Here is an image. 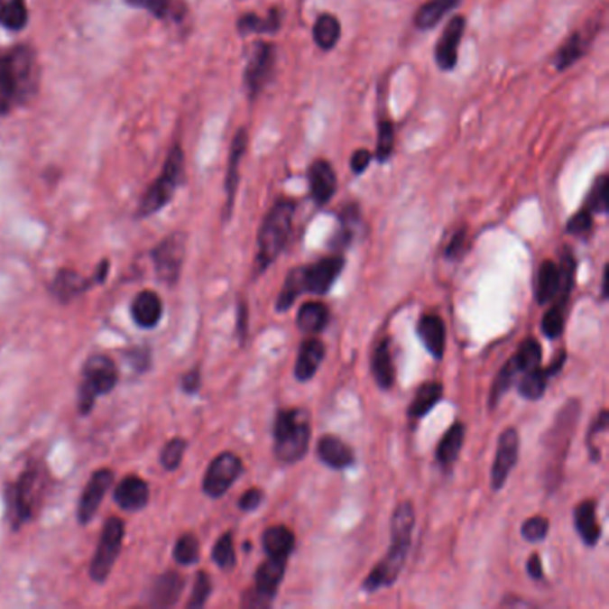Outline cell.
<instances>
[{
	"label": "cell",
	"mask_w": 609,
	"mask_h": 609,
	"mask_svg": "<svg viewBox=\"0 0 609 609\" xmlns=\"http://www.w3.org/2000/svg\"><path fill=\"white\" fill-rule=\"evenodd\" d=\"M149 484L138 475H127L115 490V503L125 512H138L149 503Z\"/></svg>",
	"instance_id": "19"
},
{
	"label": "cell",
	"mask_w": 609,
	"mask_h": 609,
	"mask_svg": "<svg viewBox=\"0 0 609 609\" xmlns=\"http://www.w3.org/2000/svg\"><path fill=\"white\" fill-rule=\"evenodd\" d=\"M238 31L242 34H249V32H275L281 27V13L277 9H272L270 14L266 18H262L254 13H247L244 14L238 23H236Z\"/></svg>",
	"instance_id": "38"
},
{
	"label": "cell",
	"mask_w": 609,
	"mask_h": 609,
	"mask_svg": "<svg viewBox=\"0 0 609 609\" xmlns=\"http://www.w3.org/2000/svg\"><path fill=\"white\" fill-rule=\"evenodd\" d=\"M329 308L322 302H306L297 315L299 329L306 335H317L329 324Z\"/></svg>",
	"instance_id": "30"
},
{
	"label": "cell",
	"mask_w": 609,
	"mask_h": 609,
	"mask_svg": "<svg viewBox=\"0 0 609 609\" xmlns=\"http://www.w3.org/2000/svg\"><path fill=\"white\" fill-rule=\"evenodd\" d=\"M461 0H429L415 14V25L420 31H429L438 25V22L459 5Z\"/></svg>",
	"instance_id": "35"
},
{
	"label": "cell",
	"mask_w": 609,
	"mask_h": 609,
	"mask_svg": "<svg viewBox=\"0 0 609 609\" xmlns=\"http://www.w3.org/2000/svg\"><path fill=\"white\" fill-rule=\"evenodd\" d=\"M125 527L120 519H109L100 534L95 556L91 559L89 576L97 583H104L113 570V565L120 554L124 543Z\"/></svg>",
	"instance_id": "9"
},
{
	"label": "cell",
	"mask_w": 609,
	"mask_h": 609,
	"mask_svg": "<svg viewBox=\"0 0 609 609\" xmlns=\"http://www.w3.org/2000/svg\"><path fill=\"white\" fill-rule=\"evenodd\" d=\"M186 256V236L182 233H174L158 244L152 251V262L160 281L167 284H175Z\"/></svg>",
	"instance_id": "11"
},
{
	"label": "cell",
	"mask_w": 609,
	"mask_h": 609,
	"mask_svg": "<svg viewBox=\"0 0 609 609\" xmlns=\"http://www.w3.org/2000/svg\"><path fill=\"white\" fill-rule=\"evenodd\" d=\"M262 490H260V488H253V490H247V492L242 495L238 506H240L242 512H254V510H258V508L262 506Z\"/></svg>",
	"instance_id": "55"
},
{
	"label": "cell",
	"mask_w": 609,
	"mask_h": 609,
	"mask_svg": "<svg viewBox=\"0 0 609 609\" xmlns=\"http://www.w3.org/2000/svg\"><path fill=\"white\" fill-rule=\"evenodd\" d=\"M118 372L111 357L95 354L88 359L83 368V383L79 388V410L83 415L91 411L98 395L109 393L116 386Z\"/></svg>",
	"instance_id": "8"
},
{
	"label": "cell",
	"mask_w": 609,
	"mask_h": 609,
	"mask_svg": "<svg viewBox=\"0 0 609 609\" xmlns=\"http://www.w3.org/2000/svg\"><path fill=\"white\" fill-rule=\"evenodd\" d=\"M198 550H200V545L195 534H182L175 543V561L179 565H193L198 561Z\"/></svg>",
	"instance_id": "47"
},
{
	"label": "cell",
	"mask_w": 609,
	"mask_h": 609,
	"mask_svg": "<svg viewBox=\"0 0 609 609\" xmlns=\"http://www.w3.org/2000/svg\"><path fill=\"white\" fill-rule=\"evenodd\" d=\"M275 58H277V51L272 43H264V42L256 43L253 56L247 63L245 76H244L245 88L251 98H256L262 93L264 85L268 83V79L272 78Z\"/></svg>",
	"instance_id": "12"
},
{
	"label": "cell",
	"mask_w": 609,
	"mask_h": 609,
	"mask_svg": "<svg viewBox=\"0 0 609 609\" xmlns=\"http://www.w3.org/2000/svg\"><path fill=\"white\" fill-rule=\"evenodd\" d=\"M324 355H326V347L320 340H317V338L304 340V344L300 346V350H299L297 363H295V377L300 383H306V381L313 379V375L317 374Z\"/></svg>",
	"instance_id": "22"
},
{
	"label": "cell",
	"mask_w": 609,
	"mask_h": 609,
	"mask_svg": "<svg viewBox=\"0 0 609 609\" xmlns=\"http://www.w3.org/2000/svg\"><path fill=\"white\" fill-rule=\"evenodd\" d=\"M211 588H213L211 577L206 572H198L193 592H191V599L188 603V608H202L211 595Z\"/></svg>",
	"instance_id": "51"
},
{
	"label": "cell",
	"mask_w": 609,
	"mask_h": 609,
	"mask_svg": "<svg viewBox=\"0 0 609 609\" xmlns=\"http://www.w3.org/2000/svg\"><path fill=\"white\" fill-rule=\"evenodd\" d=\"M519 375H521V368L515 363V359L512 357L494 381V386H492V392H490V408H495L499 404V401L512 388V384L517 381Z\"/></svg>",
	"instance_id": "41"
},
{
	"label": "cell",
	"mask_w": 609,
	"mask_h": 609,
	"mask_svg": "<svg viewBox=\"0 0 609 609\" xmlns=\"http://www.w3.org/2000/svg\"><path fill=\"white\" fill-rule=\"evenodd\" d=\"M43 481V470L36 465H29L18 481L9 488L7 503L14 527H20L34 517L42 501Z\"/></svg>",
	"instance_id": "7"
},
{
	"label": "cell",
	"mask_w": 609,
	"mask_h": 609,
	"mask_svg": "<svg viewBox=\"0 0 609 609\" xmlns=\"http://www.w3.org/2000/svg\"><path fill=\"white\" fill-rule=\"evenodd\" d=\"M186 445L188 443L184 438H174L165 445L161 452V465L165 466V470H175L180 465L186 452Z\"/></svg>",
	"instance_id": "50"
},
{
	"label": "cell",
	"mask_w": 609,
	"mask_h": 609,
	"mask_svg": "<svg viewBox=\"0 0 609 609\" xmlns=\"http://www.w3.org/2000/svg\"><path fill=\"white\" fill-rule=\"evenodd\" d=\"M200 388V368H193L182 377V390L186 393H197Z\"/></svg>",
	"instance_id": "57"
},
{
	"label": "cell",
	"mask_w": 609,
	"mask_h": 609,
	"mask_svg": "<svg viewBox=\"0 0 609 609\" xmlns=\"http://www.w3.org/2000/svg\"><path fill=\"white\" fill-rule=\"evenodd\" d=\"M513 359L519 364L521 374L534 370V368L540 366V361H541V347L534 338H527L525 342L521 344V347L517 350V354L513 355Z\"/></svg>",
	"instance_id": "44"
},
{
	"label": "cell",
	"mask_w": 609,
	"mask_h": 609,
	"mask_svg": "<svg viewBox=\"0 0 609 609\" xmlns=\"http://www.w3.org/2000/svg\"><path fill=\"white\" fill-rule=\"evenodd\" d=\"M574 522L576 529L581 536V540L588 547H595L601 540V525L597 522V506L594 501H585L577 504L574 512Z\"/></svg>",
	"instance_id": "28"
},
{
	"label": "cell",
	"mask_w": 609,
	"mask_h": 609,
	"mask_svg": "<svg viewBox=\"0 0 609 609\" xmlns=\"http://www.w3.org/2000/svg\"><path fill=\"white\" fill-rule=\"evenodd\" d=\"M527 574L534 579V581H541L543 579V567H541V558L538 554H532L527 561Z\"/></svg>",
	"instance_id": "58"
},
{
	"label": "cell",
	"mask_w": 609,
	"mask_h": 609,
	"mask_svg": "<svg viewBox=\"0 0 609 609\" xmlns=\"http://www.w3.org/2000/svg\"><path fill=\"white\" fill-rule=\"evenodd\" d=\"M465 16H454L447 27L443 29L439 40L436 42L435 61L436 65L448 72L454 70L457 65V52H459V43L465 32Z\"/></svg>",
	"instance_id": "15"
},
{
	"label": "cell",
	"mask_w": 609,
	"mask_h": 609,
	"mask_svg": "<svg viewBox=\"0 0 609 609\" xmlns=\"http://www.w3.org/2000/svg\"><path fill=\"white\" fill-rule=\"evenodd\" d=\"M441 397H443V386H441V383L431 381V383L422 384L419 388L413 402L408 408L410 417L420 419V417L428 415L435 408L436 404L441 401Z\"/></svg>",
	"instance_id": "34"
},
{
	"label": "cell",
	"mask_w": 609,
	"mask_h": 609,
	"mask_svg": "<svg viewBox=\"0 0 609 609\" xmlns=\"http://www.w3.org/2000/svg\"><path fill=\"white\" fill-rule=\"evenodd\" d=\"M417 331H419L422 344L429 350V354L435 359H441L445 352V342H447V331H445L443 320L436 315H424L419 320Z\"/></svg>",
	"instance_id": "24"
},
{
	"label": "cell",
	"mask_w": 609,
	"mask_h": 609,
	"mask_svg": "<svg viewBox=\"0 0 609 609\" xmlns=\"http://www.w3.org/2000/svg\"><path fill=\"white\" fill-rule=\"evenodd\" d=\"M284 570H286V561L284 559H273L268 558L262 567L256 572V588L254 592L258 595H262L263 599L270 601L275 597L279 585L284 577Z\"/></svg>",
	"instance_id": "23"
},
{
	"label": "cell",
	"mask_w": 609,
	"mask_h": 609,
	"mask_svg": "<svg viewBox=\"0 0 609 609\" xmlns=\"http://www.w3.org/2000/svg\"><path fill=\"white\" fill-rule=\"evenodd\" d=\"M125 4L136 9H145L160 20L169 18L175 11L172 0H125Z\"/></svg>",
	"instance_id": "49"
},
{
	"label": "cell",
	"mask_w": 609,
	"mask_h": 609,
	"mask_svg": "<svg viewBox=\"0 0 609 609\" xmlns=\"http://www.w3.org/2000/svg\"><path fill=\"white\" fill-rule=\"evenodd\" d=\"M317 454L331 468H347L354 463V454L346 441L337 436H322L317 445Z\"/></svg>",
	"instance_id": "25"
},
{
	"label": "cell",
	"mask_w": 609,
	"mask_h": 609,
	"mask_svg": "<svg viewBox=\"0 0 609 609\" xmlns=\"http://www.w3.org/2000/svg\"><path fill=\"white\" fill-rule=\"evenodd\" d=\"M311 198L318 206H326L337 193V174L326 160H317L308 171Z\"/></svg>",
	"instance_id": "17"
},
{
	"label": "cell",
	"mask_w": 609,
	"mask_h": 609,
	"mask_svg": "<svg viewBox=\"0 0 609 609\" xmlns=\"http://www.w3.org/2000/svg\"><path fill=\"white\" fill-rule=\"evenodd\" d=\"M359 220H361V215H359V208L355 204H350V206H347L342 211V215H340V231L337 233V236L333 240V247L335 249H344L354 240L355 229L359 226Z\"/></svg>",
	"instance_id": "42"
},
{
	"label": "cell",
	"mask_w": 609,
	"mask_h": 609,
	"mask_svg": "<svg viewBox=\"0 0 609 609\" xmlns=\"http://www.w3.org/2000/svg\"><path fill=\"white\" fill-rule=\"evenodd\" d=\"M372 372L374 377L383 390H390L395 379V370H393V359L390 352V342L383 340L372 355Z\"/></svg>",
	"instance_id": "31"
},
{
	"label": "cell",
	"mask_w": 609,
	"mask_h": 609,
	"mask_svg": "<svg viewBox=\"0 0 609 609\" xmlns=\"http://www.w3.org/2000/svg\"><path fill=\"white\" fill-rule=\"evenodd\" d=\"M38 87L34 51L27 45L13 47L0 54V115L27 102Z\"/></svg>",
	"instance_id": "2"
},
{
	"label": "cell",
	"mask_w": 609,
	"mask_h": 609,
	"mask_svg": "<svg viewBox=\"0 0 609 609\" xmlns=\"http://www.w3.org/2000/svg\"><path fill=\"white\" fill-rule=\"evenodd\" d=\"M561 266L554 262H543L538 277H536V290H534V299L538 304H547L550 302L558 291L561 290Z\"/></svg>",
	"instance_id": "27"
},
{
	"label": "cell",
	"mask_w": 609,
	"mask_h": 609,
	"mask_svg": "<svg viewBox=\"0 0 609 609\" xmlns=\"http://www.w3.org/2000/svg\"><path fill=\"white\" fill-rule=\"evenodd\" d=\"M594 227V215L588 209H581L577 211L567 224V233L574 235V236H585L592 231Z\"/></svg>",
	"instance_id": "52"
},
{
	"label": "cell",
	"mask_w": 609,
	"mask_h": 609,
	"mask_svg": "<svg viewBox=\"0 0 609 609\" xmlns=\"http://www.w3.org/2000/svg\"><path fill=\"white\" fill-rule=\"evenodd\" d=\"M311 426L302 410H279L273 426V452L282 463L300 461L309 447Z\"/></svg>",
	"instance_id": "4"
},
{
	"label": "cell",
	"mask_w": 609,
	"mask_h": 609,
	"mask_svg": "<svg viewBox=\"0 0 609 609\" xmlns=\"http://www.w3.org/2000/svg\"><path fill=\"white\" fill-rule=\"evenodd\" d=\"M304 293V284H302V275H300V268H293L286 281H284V286L277 297V302H275V309L279 313H284L288 311L293 302Z\"/></svg>",
	"instance_id": "40"
},
{
	"label": "cell",
	"mask_w": 609,
	"mask_h": 609,
	"mask_svg": "<svg viewBox=\"0 0 609 609\" xmlns=\"http://www.w3.org/2000/svg\"><path fill=\"white\" fill-rule=\"evenodd\" d=\"M247 131L240 129L235 138H233V145H231V152H229V165H227V175H226V193H227V204H226V218L231 215L233 211V204H235V195L238 189V182H240V165H242V158L247 151Z\"/></svg>",
	"instance_id": "18"
},
{
	"label": "cell",
	"mask_w": 609,
	"mask_h": 609,
	"mask_svg": "<svg viewBox=\"0 0 609 609\" xmlns=\"http://www.w3.org/2000/svg\"><path fill=\"white\" fill-rule=\"evenodd\" d=\"M413 527H415V508L410 501H404L395 508L392 517V545L386 556L375 565V568L366 576L363 583V588L368 594L388 588L397 581L411 547Z\"/></svg>",
	"instance_id": "1"
},
{
	"label": "cell",
	"mask_w": 609,
	"mask_h": 609,
	"mask_svg": "<svg viewBox=\"0 0 609 609\" xmlns=\"http://www.w3.org/2000/svg\"><path fill=\"white\" fill-rule=\"evenodd\" d=\"M465 441V426L461 422H456L445 435L441 438L438 448H436V459L439 461L441 466H450L463 447Z\"/></svg>",
	"instance_id": "32"
},
{
	"label": "cell",
	"mask_w": 609,
	"mask_h": 609,
	"mask_svg": "<svg viewBox=\"0 0 609 609\" xmlns=\"http://www.w3.org/2000/svg\"><path fill=\"white\" fill-rule=\"evenodd\" d=\"M579 402L570 401L567 402L561 411L556 417V422L552 424L550 431L545 435V452L550 456L547 463V474L545 483L549 484V490H554L561 483L563 474V461L568 454V447L572 441V435L576 429V424L579 420Z\"/></svg>",
	"instance_id": "5"
},
{
	"label": "cell",
	"mask_w": 609,
	"mask_h": 609,
	"mask_svg": "<svg viewBox=\"0 0 609 609\" xmlns=\"http://www.w3.org/2000/svg\"><path fill=\"white\" fill-rule=\"evenodd\" d=\"M340 34H342V27L335 14L324 13L317 18L313 25V40L322 51L335 49V45L340 40Z\"/></svg>",
	"instance_id": "33"
},
{
	"label": "cell",
	"mask_w": 609,
	"mask_h": 609,
	"mask_svg": "<svg viewBox=\"0 0 609 609\" xmlns=\"http://www.w3.org/2000/svg\"><path fill=\"white\" fill-rule=\"evenodd\" d=\"M393 145H395V127L390 120H381L377 129V151H375L377 161L381 163L388 161L393 154Z\"/></svg>",
	"instance_id": "45"
},
{
	"label": "cell",
	"mask_w": 609,
	"mask_h": 609,
	"mask_svg": "<svg viewBox=\"0 0 609 609\" xmlns=\"http://www.w3.org/2000/svg\"><path fill=\"white\" fill-rule=\"evenodd\" d=\"M547 534H549V521L545 517H532L523 522L522 536L527 541L531 543L541 541L545 540Z\"/></svg>",
	"instance_id": "53"
},
{
	"label": "cell",
	"mask_w": 609,
	"mask_h": 609,
	"mask_svg": "<svg viewBox=\"0 0 609 609\" xmlns=\"http://www.w3.org/2000/svg\"><path fill=\"white\" fill-rule=\"evenodd\" d=\"M519 447H521V438H519V431L510 428L506 429L497 443V454H495V461H494V468H492V488L494 490H501L510 474L513 472L517 459H519Z\"/></svg>",
	"instance_id": "14"
},
{
	"label": "cell",
	"mask_w": 609,
	"mask_h": 609,
	"mask_svg": "<svg viewBox=\"0 0 609 609\" xmlns=\"http://www.w3.org/2000/svg\"><path fill=\"white\" fill-rule=\"evenodd\" d=\"M182 590H184V577L177 572H167L156 581L152 588L151 604L154 608H172L179 603Z\"/></svg>",
	"instance_id": "26"
},
{
	"label": "cell",
	"mask_w": 609,
	"mask_h": 609,
	"mask_svg": "<svg viewBox=\"0 0 609 609\" xmlns=\"http://www.w3.org/2000/svg\"><path fill=\"white\" fill-rule=\"evenodd\" d=\"M242 472H244L242 459L233 452H222L211 461V465L206 470L202 483L204 494L213 499L222 497L242 475Z\"/></svg>",
	"instance_id": "10"
},
{
	"label": "cell",
	"mask_w": 609,
	"mask_h": 609,
	"mask_svg": "<svg viewBox=\"0 0 609 609\" xmlns=\"http://www.w3.org/2000/svg\"><path fill=\"white\" fill-rule=\"evenodd\" d=\"M344 264H346V260L342 256H331V258H324L315 264L299 266L300 275H302L304 291L326 295L331 290V286L335 284V281L338 279V275L342 273Z\"/></svg>",
	"instance_id": "13"
},
{
	"label": "cell",
	"mask_w": 609,
	"mask_h": 609,
	"mask_svg": "<svg viewBox=\"0 0 609 609\" xmlns=\"http://www.w3.org/2000/svg\"><path fill=\"white\" fill-rule=\"evenodd\" d=\"M608 191L609 180L608 175H599L586 197L585 209H588L592 215L595 213H606L608 211Z\"/></svg>",
	"instance_id": "43"
},
{
	"label": "cell",
	"mask_w": 609,
	"mask_h": 609,
	"mask_svg": "<svg viewBox=\"0 0 609 609\" xmlns=\"http://www.w3.org/2000/svg\"><path fill=\"white\" fill-rule=\"evenodd\" d=\"M565 329V309L552 306L541 320V331L547 338H558Z\"/></svg>",
	"instance_id": "48"
},
{
	"label": "cell",
	"mask_w": 609,
	"mask_h": 609,
	"mask_svg": "<svg viewBox=\"0 0 609 609\" xmlns=\"http://www.w3.org/2000/svg\"><path fill=\"white\" fill-rule=\"evenodd\" d=\"M586 51V42H585V36L583 32H574L565 43L563 47L558 51L556 54V69L558 70H565L568 67H572L577 60H581V56L585 54Z\"/></svg>",
	"instance_id": "39"
},
{
	"label": "cell",
	"mask_w": 609,
	"mask_h": 609,
	"mask_svg": "<svg viewBox=\"0 0 609 609\" xmlns=\"http://www.w3.org/2000/svg\"><path fill=\"white\" fill-rule=\"evenodd\" d=\"M293 215H295V202L288 198L277 200L273 208L266 213L258 235V258H256L258 272L266 270L284 251L291 236Z\"/></svg>",
	"instance_id": "3"
},
{
	"label": "cell",
	"mask_w": 609,
	"mask_h": 609,
	"mask_svg": "<svg viewBox=\"0 0 609 609\" xmlns=\"http://www.w3.org/2000/svg\"><path fill=\"white\" fill-rule=\"evenodd\" d=\"M113 479H115V474L109 468H100L91 475L83 492V497L79 501V522L88 523L95 517Z\"/></svg>",
	"instance_id": "16"
},
{
	"label": "cell",
	"mask_w": 609,
	"mask_h": 609,
	"mask_svg": "<svg viewBox=\"0 0 609 609\" xmlns=\"http://www.w3.org/2000/svg\"><path fill=\"white\" fill-rule=\"evenodd\" d=\"M245 322H247V308H245V304L242 302V304H240V337H242V338L245 337Z\"/></svg>",
	"instance_id": "59"
},
{
	"label": "cell",
	"mask_w": 609,
	"mask_h": 609,
	"mask_svg": "<svg viewBox=\"0 0 609 609\" xmlns=\"http://www.w3.org/2000/svg\"><path fill=\"white\" fill-rule=\"evenodd\" d=\"M131 313H133L134 322L140 328L152 329L160 324V320L163 317V302L154 291L147 290V291H142V293L136 295V299L133 300V306H131Z\"/></svg>",
	"instance_id": "21"
},
{
	"label": "cell",
	"mask_w": 609,
	"mask_h": 609,
	"mask_svg": "<svg viewBox=\"0 0 609 609\" xmlns=\"http://www.w3.org/2000/svg\"><path fill=\"white\" fill-rule=\"evenodd\" d=\"M213 561L222 570H231L236 565V552L233 543V534L226 532L220 536V540L213 547Z\"/></svg>",
	"instance_id": "46"
},
{
	"label": "cell",
	"mask_w": 609,
	"mask_h": 609,
	"mask_svg": "<svg viewBox=\"0 0 609 609\" xmlns=\"http://www.w3.org/2000/svg\"><path fill=\"white\" fill-rule=\"evenodd\" d=\"M88 286V279H85V277H81L78 272H74V270H61L58 275H56V279H54V282H52V291H54V295L60 299V300H63V302H67V300H70V299H74L76 295H79V293H83L85 290H87Z\"/></svg>",
	"instance_id": "36"
},
{
	"label": "cell",
	"mask_w": 609,
	"mask_h": 609,
	"mask_svg": "<svg viewBox=\"0 0 609 609\" xmlns=\"http://www.w3.org/2000/svg\"><path fill=\"white\" fill-rule=\"evenodd\" d=\"M372 161V152L366 149H357L352 156H350V169L354 174H363L366 171V167Z\"/></svg>",
	"instance_id": "56"
},
{
	"label": "cell",
	"mask_w": 609,
	"mask_h": 609,
	"mask_svg": "<svg viewBox=\"0 0 609 609\" xmlns=\"http://www.w3.org/2000/svg\"><path fill=\"white\" fill-rule=\"evenodd\" d=\"M29 22L25 0H0V25L7 31H22Z\"/></svg>",
	"instance_id": "37"
},
{
	"label": "cell",
	"mask_w": 609,
	"mask_h": 609,
	"mask_svg": "<svg viewBox=\"0 0 609 609\" xmlns=\"http://www.w3.org/2000/svg\"><path fill=\"white\" fill-rule=\"evenodd\" d=\"M465 251H466V229H459L450 238V242L447 245V251H445V256L448 260H457L465 254Z\"/></svg>",
	"instance_id": "54"
},
{
	"label": "cell",
	"mask_w": 609,
	"mask_h": 609,
	"mask_svg": "<svg viewBox=\"0 0 609 609\" xmlns=\"http://www.w3.org/2000/svg\"><path fill=\"white\" fill-rule=\"evenodd\" d=\"M603 299H608V264L603 273Z\"/></svg>",
	"instance_id": "60"
},
{
	"label": "cell",
	"mask_w": 609,
	"mask_h": 609,
	"mask_svg": "<svg viewBox=\"0 0 609 609\" xmlns=\"http://www.w3.org/2000/svg\"><path fill=\"white\" fill-rule=\"evenodd\" d=\"M184 177V152L179 145H174L167 156L161 174L149 186L145 195L142 197L138 217L147 218L158 211H161L174 197L175 189L182 182Z\"/></svg>",
	"instance_id": "6"
},
{
	"label": "cell",
	"mask_w": 609,
	"mask_h": 609,
	"mask_svg": "<svg viewBox=\"0 0 609 609\" xmlns=\"http://www.w3.org/2000/svg\"><path fill=\"white\" fill-rule=\"evenodd\" d=\"M565 359H567V354L561 352L558 355V359L549 368L538 366L534 370L525 372L522 379L519 381V392H521L523 399H529V401L541 399V395L545 393V388H547V383H549L550 375H554L556 372L561 370V366L565 364Z\"/></svg>",
	"instance_id": "20"
},
{
	"label": "cell",
	"mask_w": 609,
	"mask_h": 609,
	"mask_svg": "<svg viewBox=\"0 0 609 609\" xmlns=\"http://www.w3.org/2000/svg\"><path fill=\"white\" fill-rule=\"evenodd\" d=\"M295 547L293 532L284 525L268 527L263 534V549L268 558L273 559H288Z\"/></svg>",
	"instance_id": "29"
}]
</instances>
